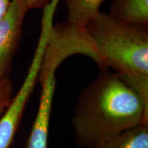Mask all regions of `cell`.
Listing matches in <instances>:
<instances>
[{
    "mask_svg": "<svg viewBox=\"0 0 148 148\" xmlns=\"http://www.w3.org/2000/svg\"><path fill=\"white\" fill-rule=\"evenodd\" d=\"M144 122L148 123V106L108 70L82 90L71 118L75 142L88 148Z\"/></svg>",
    "mask_w": 148,
    "mask_h": 148,
    "instance_id": "cell-1",
    "label": "cell"
},
{
    "mask_svg": "<svg viewBox=\"0 0 148 148\" xmlns=\"http://www.w3.org/2000/svg\"><path fill=\"white\" fill-rule=\"evenodd\" d=\"M85 27L107 69L125 83L147 80V26L121 23L99 11Z\"/></svg>",
    "mask_w": 148,
    "mask_h": 148,
    "instance_id": "cell-2",
    "label": "cell"
},
{
    "mask_svg": "<svg viewBox=\"0 0 148 148\" xmlns=\"http://www.w3.org/2000/svg\"><path fill=\"white\" fill-rule=\"evenodd\" d=\"M47 39V34L40 32L36 51L21 88L0 117V148H10L13 142L24 110L38 81Z\"/></svg>",
    "mask_w": 148,
    "mask_h": 148,
    "instance_id": "cell-3",
    "label": "cell"
},
{
    "mask_svg": "<svg viewBox=\"0 0 148 148\" xmlns=\"http://www.w3.org/2000/svg\"><path fill=\"white\" fill-rule=\"evenodd\" d=\"M61 62L43 57L38 80L41 84L39 104L25 148H47L49 121L56 85L55 73Z\"/></svg>",
    "mask_w": 148,
    "mask_h": 148,
    "instance_id": "cell-4",
    "label": "cell"
},
{
    "mask_svg": "<svg viewBox=\"0 0 148 148\" xmlns=\"http://www.w3.org/2000/svg\"><path fill=\"white\" fill-rule=\"evenodd\" d=\"M28 10L23 0H12L8 12L0 21V79L8 77L12 69Z\"/></svg>",
    "mask_w": 148,
    "mask_h": 148,
    "instance_id": "cell-5",
    "label": "cell"
},
{
    "mask_svg": "<svg viewBox=\"0 0 148 148\" xmlns=\"http://www.w3.org/2000/svg\"><path fill=\"white\" fill-rule=\"evenodd\" d=\"M109 14L121 23L147 26L148 0H114Z\"/></svg>",
    "mask_w": 148,
    "mask_h": 148,
    "instance_id": "cell-6",
    "label": "cell"
},
{
    "mask_svg": "<svg viewBox=\"0 0 148 148\" xmlns=\"http://www.w3.org/2000/svg\"><path fill=\"white\" fill-rule=\"evenodd\" d=\"M92 148H148V123L126 130Z\"/></svg>",
    "mask_w": 148,
    "mask_h": 148,
    "instance_id": "cell-7",
    "label": "cell"
},
{
    "mask_svg": "<svg viewBox=\"0 0 148 148\" xmlns=\"http://www.w3.org/2000/svg\"><path fill=\"white\" fill-rule=\"evenodd\" d=\"M67 21L79 26L86 23L99 12L103 0H65Z\"/></svg>",
    "mask_w": 148,
    "mask_h": 148,
    "instance_id": "cell-8",
    "label": "cell"
},
{
    "mask_svg": "<svg viewBox=\"0 0 148 148\" xmlns=\"http://www.w3.org/2000/svg\"><path fill=\"white\" fill-rule=\"evenodd\" d=\"M14 92V84L10 77L0 79V117L12 101Z\"/></svg>",
    "mask_w": 148,
    "mask_h": 148,
    "instance_id": "cell-9",
    "label": "cell"
},
{
    "mask_svg": "<svg viewBox=\"0 0 148 148\" xmlns=\"http://www.w3.org/2000/svg\"><path fill=\"white\" fill-rule=\"evenodd\" d=\"M29 10L36 8H43L51 2V0H23Z\"/></svg>",
    "mask_w": 148,
    "mask_h": 148,
    "instance_id": "cell-10",
    "label": "cell"
},
{
    "mask_svg": "<svg viewBox=\"0 0 148 148\" xmlns=\"http://www.w3.org/2000/svg\"><path fill=\"white\" fill-rule=\"evenodd\" d=\"M11 2L12 0H0V21L8 12Z\"/></svg>",
    "mask_w": 148,
    "mask_h": 148,
    "instance_id": "cell-11",
    "label": "cell"
}]
</instances>
